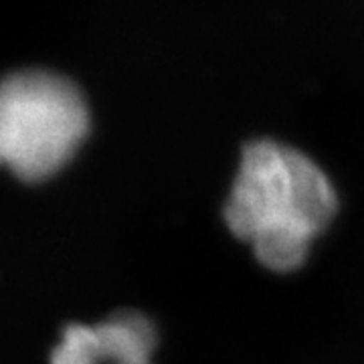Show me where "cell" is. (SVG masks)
Instances as JSON below:
<instances>
[{"mask_svg": "<svg viewBox=\"0 0 364 364\" xmlns=\"http://www.w3.org/2000/svg\"><path fill=\"white\" fill-rule=\"evenodd\" d=\"M156 342L144 314L122 310L95 326H67L51 364H152Z\"/></svg>", "mask_w": 364, "mask_h": 364, "instance_id": "cell-3", "label": "cell"}, {"mask_svg": "<svg viewBox=\"0 0 364 364\" xmlns=\"http://www.w3.org/2000/svg\"><path fill=\"white\" fill-rule=\"evenodd\" d=\"M336 208V191L314 160L286 144L259 140L243 150L225 221L267 269L294 272Z\"/></svg>", "mask_w": 364, "mask_h": 364, "instance_id": "cell-1", "label": "cell"}, {"mask_svg": "<svg viewBox=\"0 0 364 364\" xmlns=\"http://www.w3.org/2000/svg\"><path fill=\"white\" fill-rule=\"evenodd\" d=\"M87 132V104L63 75L26 69L0 81V164L23 181L57 174Z\"/></svg>", "mask_w": 364, "mask_h": 364, "instance_id": "cell-2", "label": "cell"}]
</instances>
